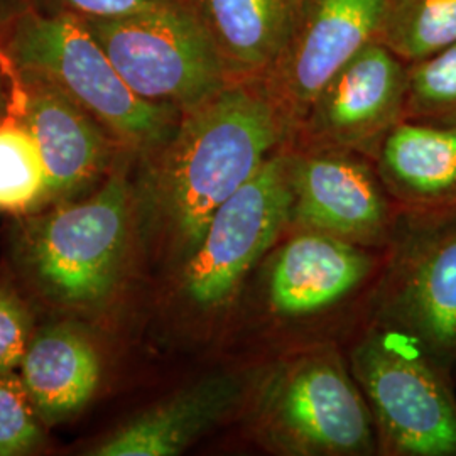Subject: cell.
<instances>
[{"label": "cell", "mask_w": 456, "mask_h": 456, "mask_svg": "<svg viewBox=\"0 0 456 456\" xmlns=\"http://www.w3.org/2000/svg\"><path fill=\"white\" fill-rule=\"evenodd\" d=\"M24 11L26 5L22 0H0V26L5 28Z\"/></svg>", "instance_id": "cb8c5ba5"}, {"label": "cell", "mask_w": 456, "mask_h": 456, "mask_svg": "<svg viewBox=\"0 0 456 456\" xmlns=\"http://www.w3.org/2000/svg\"><path fill=\"white\" fill-rule=\"evenodd\" d=\"M31 314L20 296L0 286V374L20 367L31 343Z\"/></svg>", "instance_id": "7402d4cb"}, {"label": "cell", "mask_w": 456, "mask_h": 456, "mask_svg": "<svg viewBox=\"0 0 456 456\" xmlns=\"http://www.w3.org/2000/svg\"><path fill=\"white\" fill-rule=\"evenodd\" d=\"M293 184L288 146L215 212L193 254L176 269L181 313L200 325L232 310L245 279L289 230Z\"/></svg>", "instance_id": "5b68a950"}, {"label": "cell", "mask_w": 456, "mask_h": 456, "mask_svg": "<svg viewBox=\"0 0 456 456\" xmlns=\"http://www.w3.org/2000/svg\"><path fill=\"white\" fill-rule=\"evenodd\" d=\"M242 409L252 436L276 455H372L379 448L365 395L331 346L264 367L248 380Z\"/></svg>", "instance_id": "3957f363"}, {"label": "cell", "mask_w": 456, "mask_h": 456, "mask_svg": "<svg viewBox=\"0 0 456 456\" xmlns=\"http://www.w3.org/2000/svg\"><path fill=\"white\" fill-rule=\"evenodd\" d=\"M22 85V120L33 134L48 176L46 200H75L105 178L120 146L109 131L73 98L31 73H17Z\"/></svg>", "instance_id": "7c38bea8"}, {"label": "cell", "mask_w": 456, "mask_h": 456, "mask_svg": "<svg viewBox=\"0 0 456 456\" xmlns=\"http://www.w3.org/2000/svg\"><path fill=\"white\" fill-rule=\"evenodd\" d=\"M382 296V323L441 370L456 369V220L406 218Z\"/></svg>", "instance_id": "ba28073f"}, {"label": "cell", "mask_w": 456, "mask_h": 456, "mask_svg": "<svg viewBox=\"0 0 456 456\" xmlns=\"http://www.w3.org/2000/svg\"><path fill=\"white\" fill-rule=\"evenodd\" d=\"M5 112V97H4V92H2V83H0V118Z\"/></svg>", "instance_id": "d4e9b609"}, {"label": "cell", "mask_w": 456, "mask_h": 456, "mask_svg": "<svg viewBox=\"0 0 456 456\" xmlns=\"http://www.w3.org/2000/svg\"><path fill=\"white\" fill-rule=\"evenodd\" d=\"M5 28V56L17 73L58 86L137 158L176 129L180 110L139 97L80 17L26 9Z\"/></svg>", "instance_id": "277c9868"}, {"label": "cell", "mask_w": 456, "mask_h": 456, "mask_svg": "<svg viewBox=\"0 0 456 456\" xmlns=\"http://www.w3.org/2000/svg\"><path fill=\"white\" fill-rule=\"evenodd\" d=\"M247 384L240 375H208L122 424L92 455H180L235 409H242Z\"/></svg>", "instance_id": "9a60e30c"}, {"label": "cell", "mask_w": 456, "mask_h": 456, "mask_svg": "<svg viewBox=\"0 0 456 456\" xmlns=\"http://www.w3.org/2000/svg\"><path fill=\"white\" fill-rule=\"evenodd\" d=\"M291 230H313L362 247L387 244L395 210L375 163L359 152L288 144Z\"/></svg>", "instance_id": "9c48e42d"}, {"label": "cell", "mask_w": 456, "mask_h": 456, "mask_svg": "<svg viewBox=\"0 0 456 456\" xmlns=\"http://www.w3.org/2000/svg\"><path fill=\"white\" fill-rule=\"evenodd\" d=\"M135 158L122 149L94 195L54 203L22 224L19 259L53 303L98 310L120 289L139 233L131 180Z\"/></svg>", "instance_id": "7a4b0ae2"}, {"label": "cell", "mask_w": 456, "mask_h": 456, "mask_svg": "<svg viewBox=\"0 0 456 456\" xmlns=\"http://www.w3.org/2000/svg\"><path fill=\"white\" fill-rule=\"evenodd\" d=\"M39 412L20 375L0 374V456L29 453L41 440Z\"/></svg>", "instance_id": "44dd1931"}, {"label": "cell", "mask_w": 456, "mask_h": 456, "mask_svg": "<svg viewBox=\"0 0 456 456\" xmlns=\"http://www.w3.org/2000/svg\"><path fill=\"white\" fill-rule=\"evenodd\" d=\"M46 167L33 134L20 122H0V212L45 207Z\"/></svg>", "instance_id": "d6986e66"}, {"label": "cell", "mask_w": 456, "mask_h": 456, "mask_svg": "<svg viewBox=\"0 0 456 456\" xmlns=\"http://www.w3.org/2000/svg\"><path fill=\"white\" fill-rule=\"evenodd\" d=\"M382 7L384 0H303L286 46L261 78L293 134L330 78L374 41Z\"/></svg>", "instance_id": "8fae6325"}, {"label": "cell", "mask_w": 456, "mask_h": 456, "mask_svg": "<svg viewBox=\"0 0 456 456\" xmlns=\"http://www.w3.org/2000/svg\"><path fill=\"white\" fill-rule=\"evenodd\" d=\"M350 360L382 453L456 456L452 377L421 346L382 323L357 343Z\"/></svg>", "instance_id": "52a82bcc"}, {"label": "cell", "mask_w": 456, "mask_h": 456, "mask_svg": "<svg viewBox=\"0 0 456 456\" xmlns=\"http://www.w3.org/2000/svg\"><path fill=\"white\" fill-rule=\"evenodd\" d=\"M288 232L264 269L265 308L281 322L313 320L338 308L374 271L362 245L313 230Z\"/></svg>", "instance_id": "4fadbf2b"}, {"label": "cell", "mask_w": 456, "mask_h": 456, "mask_svg": "<svg viewBox=\"0 0 456 456\" xmlns=\"http://www.w3.org/2000/svg\"><path fill=\"white\" fill-rule=\"evenodd\" d=\"M375 41L404 63L456 43V0H384Z\"/></svg>", "instance_id": "ac0fdd59"}, {"label": "cell", "mask_w": 456, "mask_h": 456, "mask_svg": "<svg viewBox=\"0 0 456 456\" xmlns=\"http://www.w3.org/2000/svg\"><path fill=\"white\" fill-rule=\"evenodd\" d=\"M83 20L147 102L186 112L232 82L186 0H151L126 16Z\"/></svg>", "instance_id": "8992f818"}, {"label": "cell", "mask_w": 456, "mask_h": 456, "mask_svg": "<svg viewBox=\"0 0 456 456\" xmlns=\"http://www.w3.org/2000/svg\"><path fill=\"white\" fill-rule=\"evenodd\" d=\"M291 137L289 122L261 78L232 80L181 112L171 137L139 156L137 230L149 250L178 269L215 212Z\"/></svg>", "instance_id": "6da1fadb"}, {"label": "cell", "mask_w": 456, "mask_h": 456, "mask_svg": "<svg viewBox=\"0 0 456 456\" xmlns=\"http://www.w3.org/2000/svg\"><path fill=\"white\" fill-rule=\"evenodd\" d=\"M95 345L75 326L53 325L36 335L20 363V377L39 418L48 424L78 414L100 384Z\"/></svg>", "instance_id": "e0dca14e"}, {"label": "cell", "mask_w": 456, "mask_h": 456, "mask_svg": "<svg viewBox=\"0 0 456 456\" xmlns=\"http://www.w3.org/2000/svg\"><path fill=\"white\" fill-rule=\"evenodd\" d=\"M404 118L456 120V43L408 65Z\"/></svg>", "instance_id": "ffe728a7"}, {"label": "cell", "mask_w": 456, "mask_h": 456, "mask_svg": "<svg viewBox=\"0 0 456 456\" xmlns=\"http://www.w3.org/2000/svg\"><path fill=\"white\" fill-rule=\"evenodd\" d=\"M374 163L399 216L456 220V120H401Z\"/></svg>", "instance_id": "5bb4252c"}, {"label": "cell", "mask_w": 456, "mask_h": 456, "mask_svg": "<svg viewBox=\"0 0 456 456\" xmlns=\"http://www.w3.org/2000/svg\"><path fill=\"white\" fill-rule=\"evenodd\" d=\"M408 63L370 41L313 100L291 142L354 151L372 161L406 115Z\"/></svg>", "instance_id": "30bf717a"}, {"label": "cell", "mask_w": 456, "mask_h": 456, "mask_svg": "<svg viewBox=\"0 0 456 456\" xmlns=\"http://www.w3.org/2000/svg\"><path fill=\"white\" fill-rule=\"evenodd\" d=\"M26 9L39 14H68L80 19L126 16L151 0H22Z\"/></svg>", "instance_id": "603a6c76"}, {"label": "cell", "mask_w": 456, "mask_h": 456, "mask_svg": "<svg viewBox=\"0 0 456 456\" xmlns=\"http://www.w3.org/2000/svg\"><path fill=\"white\" fill-rule=\"evenodd\" d=\"M230 80L262 78L286 46L303 0H186Z\"/></svg>", "instance_id": "2e32d148"}]
</instances>
